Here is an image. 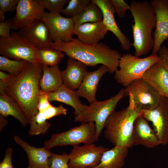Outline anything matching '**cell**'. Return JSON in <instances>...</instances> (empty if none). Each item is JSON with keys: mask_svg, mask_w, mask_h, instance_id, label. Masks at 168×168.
I'll list each match as a JSON object with an SVG mask.
<instances>
[{"mask_svg": "<svg viewBox=\"0 0 168 168\" xmlns=\"http://www.w3.org/2000/svg\"><path fill=\"white\" fill-rule=\"evenodd\" d=\"M42 75V64L29 63L22 72L5 87L4 93L20 106L29 124L32 117L38 112L40 83Z\"/></svg>", "mask_w": 168, "mask_h": 168, "instance_id": "cell-1", "label": "cell"}, {"mask_svg": "<svg viewBox=\"0 0 168 168\" xmlns=\"http://www.w3.org/2000/svg\"><path fill=\"white\" fill-rule=\"evenodd\" d=\"M50 47L64 52L68 57L77 60L86 66L95 67L98 64L104 65L111 73H114L118 69L122 56L118 51L111 49L104 43L88 44L77 38H73L66 42H53Z\"/></svg>", "mask_w": 168, "mask_h": 168, "instance_id": "cell-2", "label": "cell"}, {"mask_svg": "<svg viewBox=\"0 0 168 168\" xmlns=\"http://www.w3.org/2000/svg\"><path fill=\"white\" fill-rule=\"evenodd\" d=\"M130 10L133 18L132 25L134 55L139 57L149 53L153 47L152 35L156 25V15L150 2L133 0Z\"/></svg>", "mask_w": 168, "mask_h": 168, "instance_id": "cell-3", "label": "cell"}, {"mask_svg": "<svg viewBox=\"0 0 168 168\" xmlns=\"http://www.w3.org/2000/svg\"><path fill=\"white\" fill-rule=\"evenodd\" d=\"M128 106L122 110L114 111L105 124L104 137L114 146L129 148L133 146L132 133L137 118L142 114L134 109L129 101Z\"/></svg>", "mask_w": 168, "mask_h": 168, "instance_id": "cell-4", "label": "cell"}, {"mask_svg": "<svg viewBox=\"0 0 168 168\" xmlns=\"http://www.w3.org/2000/svg\"><path fill=\"white\" fill-rule=\"evenodd\" d=\"M124 96V88H122L115 96L106 100H96L90 104L80 114L75 116L74 121L81 124L94 122L97 142L107 119L115 110L118 103Z\"/></svg>", "mask_w": 168, "mask_h": 168, "instance_id": "cell-5", "label": "cell"}, {"mask_svg": "<svg viewBox=\"0 0 168 168\" xmlns=\"http://www.w3.org/2000/svg\"><path fill=\"white\" fill-rule=\"evenodd\" d=\"M160 60L158 55L140 58L130 53L123 54L119 63V68L114 72V78L125 87L133 81L142 78L143 74Z\"/></svg>", "mask_w": 168, "mask_h": 168, "instance_id": "cell-6", "label": "cell"}, {"mask_svg": "<svg viewBox=\"0 0 168 168\" xmlns=\"http://www.w3.org/2000/svg\"><path fill=\"white\" fill-rule=\"evenodd\" d=\"M38 48L17 31H11L9 38L0 36V54L11 59L23 60L35 64H42Z\"/></svg>", "mask_w": 168, "mask_h": 168, "instance_id": "cell-7", "label": "cell"}, {"mask_svg": "<svg viewBox=\"0 0 168 168\" xmlns=\"http://www.w3.org/2000/svg\"><path fill=\"white\" fill-rule=\"evenodd\" d=\"M96 132L94 122L82 123L67 131L52 134L50 138L44 142V146L51 149L57 147L93 143L97 142Z\"/></svg>", "mask_w": 168, "mask_h": 168, "instance_id": "cell-8", "label": "cell"}, {"mask_svg": "<svg viewBox=\"0 0 168 168\" xmlns=\"http://www.w3.org/2000/svg\"><path fill=\"white\" fill-rule=\"evenodd\" d=\"M125 96H128L135 109L140 113L152 110L160 103L162 96L142 78L136 80L124 88Z\"/></svg>", "mask_w": 168, "mask_h": 168, "instance_id": "cell-9", "label": "cell"}, {"mask_svg": "<svg viewBox=\"0 0 168 168\" xmlns=\"http://www.w3.org/2000/svg\"><path fill=\"white\" fill-rule=\"evenodd\" d=\"M109 149L94 143L73 147L69 155V168H92L100 162L103 153Z\"/></svg>", "mask_w": 168, "mask_h": 168, "instance_id": "cell-10", "label": "cell"}, {"mask_svg": "<svg viewBox=\"0 0 168 168\" xmlns=\"http://www.w3.org/2000/svg\"><path fill=\"white\" fill-rule=\"evenodd\" d=\"M41 20L47 26L53 42H66L73 39L74 25L72 18L45 12Z\"/></svg>", "mask_w": 168, "mask_h": 168, "instance_id": "cell-11", "label": "cell"}, {"mask_svg": "<svg viewBox=\"0 0 168 168\" xmlns=\"http://www.w3.org/2000/svg\"><path fill=\"white\" fill-rule=\"evenodd\" d=\"M142 116L152 123L160 144L168 143V98L162 96L159 105L155 108L142 111Z\"/></svg>", "mask_w": 168, "mask_h": 168, "instance_id": "cell-12", "label": "cell"}, {"mask_svg": "<svg viewBox=\"0 0 168 168\" xmlns=\"http://www.w3.org/2000/svg\"><path fill=\"white\" fill-rule=\"evenodd\" d=\"M12 18V30H19L33 21L41 19L45 12L37 0H19Z\"/></svg>", "mask_w": 168, "mask_h": 168, "instance_id": "cell-13", "label": "cell"}, {"mask_svg": "<svg viewBox=\"0 0 168 168\" xmlns=\"http://www.w3.org/2000/svg\"><path fill=\"white\" fill-rule=\"evenodd\" d=\"M156 17L152 55H157L163 42L168 38V0H153L150 2Z\"/></svg>", "mask_w": 168, "mask_h": 168, "instance_id": "cell-14", "label": "cell"}, {"mask_svg": "<svg viewBox=\"0 0 168 168\" xmlns=\"http://www.w3.org/2000/svg\"><path fill=\"white\" fill-rule=\"evenodd\" d=\"M18 32L38 49L51 48L53 42L47 26L41 19L33 21Z\"/></svg>", "mask_w": 168, "mask_h": 168, "instance_id": "cell-15", "label": "cell"}, {"mask_svg": "<svg viewBox=\"0 0 168 168\" xmlns=\"http://www.w3.org/2000/svg\"><path fill=\"white\" fill-rule=\"evenodd\" d=\"M133 146L142 145L153 148L160 144L158 138L148 121L141 114L135 121L132 133Z\"/></svg>", "mask_w": 168, "mask_h": 168, "instance_id": "cell-16", "label": "cell"}, {"mask_svg": "<svg viewBox=\"0 0 168 168\" xmlns=\"http://www.w3.org/2000/svg\"><path fill=\"white\" fill-rule=\"evenodd\" d=\"M102 11L103 22L108 31L111 32L119 41L122 49H129L133 46L128 38L120 30L115 19L114 11L110 0H92Z\"/></svg>", "mask_w": 168, "mask_h": 168, "instance_id": "cell-17", "label": "cell"}, {"mask_svg": "<svg viewBox=\"0 0 168 168\" xmlns=\"http://www.w3.org/2000/svg\"><path fill=\"white\" fill-rule=\"evenodd\" d=\"M14 139L26 152L28 166L31 168H49V159L53 154L51 149L45 146L41 147H35L17 135L14 136Z\"/></svg>", "mask_w": 168, "mask_h": 168, "instance_id": "cell-18", "label": "cell"}, {"mask_svg": "<svg viewBox=\"0 0 168 168\" xmlns=\"http://www.w3.org/2000/svg\"><path fill=\"white\" fill-rule=\"evenodd\" d=\"M107 72H109L108 68L101 65L97 70L86 71L83 80L76 91L79 97L84 98L90 104L96 101V93L99 83L101 78Z\"/></svg>", "mask_w": 168, "mask_h": 168, "instance_id": "cell-19", "label": "cell"}, {"mask_svg": "<svg viewBox=\"0 0 168 168\" xmlns=\"http://www.w3.org/2000/svg\"><path fill=\"white\" fill-rule=\"evenodd\" d=\"M142 78L162 96L168 98V72L160 58L145 72Z\"/></svg>", "mask_w": 168, "mask_h": 168, "instance_id": "cell-20", "label": "cell"}, {"mask_svg": "<svg viewBox=\"0 0 168 168\" xmlns=\"http://www.w3.org/2000/svg\"><path fill=\"white\" fill-rule=\"evenodd\" d=\"M108 31L102 21L74 25V35L82 42L96 44L104 39Z\"/></svg>", "mask_w": 168, "mask_h": 168, "instance_id": "cell-21", "label": "cell"}, {"mask_svg": "<svg viewBox=\"0 0 168 168\" xmlns=\"http://www.w3.org/2000/svg\"><path fill=\"white\" fill-rule=\"evenodd\" d=\"M66 68L61 71L63 84L75 90L80 86L86 71V66L74 59L68 57Z\"/></svg>", "mask_w": 168, "mask_h": 168, "instance_id": "cell-22", "label": "cell"}, {"mask_svg": "<svg viewBox=\"0 0 168 168\" xmlns=\"http://www.w3.org/2000/svg\"><path fill=\"white\" fill-rule=\"evenodd\" d=\"M49 101L63 103L72 107L75 116L80 114L87 105L82 103L76 91L72 90L63 84L56 90L48 92Z\"/></svg>", "mask_w": 168, "mask_h": 168, "instance_id": "cell-23", "label": "cell"}, {"mask_svg": "<svg viewBox=\"0 0 168 168\" xmlns=\"http://www.w3.org/2000/svg\"><path fill=\"white\" fill-rule=\"evenodd\" d=\"M42 75L40 83L41 91H54L63 84L61 71L58 65L49 66L42 64Z\"/></svg>", "mask_w": 168, "mask_h": 168, "instance_id": "cell-24", "label": "cell"}, {"mask_svg": "<svg viewBox=\"0 0 168 168\" xmlns=\"http://www.w3.org/2000/svg\"><path fill=\"white\" fill-rule=\"evenodd\" d=\"M128 152V148L114 146L106 151L100 162L92 168H122Z\"/></svg>", "mask_w": 168, "mask_h": 168, "instance_id": "cell-25", "label": "cell"}, {"mask_svg": "<svg viewBox=\"0 0 168 168\" xmlns=\"http://www.w3.org/2000/svg\"><path fill=\"white\" fill-rule=\"evenodd\" d=\"M0 114L6 118L9 115L13 117L24 127L28 124L20 106L4 93L0 94Z\"/></svg>", "mask_w": 168, "mask_h": 168, "instance_id": "cell-26", "label": "cell"}, {"mask_svg": "<svg viewBox=\"0 0 168 168\" xmlns=\"http://www.w3.org/2000/svg\"><path fill=\"white\" fill-rule=\"evenodd\" d=\"M71 18L74 25H79L102 21L103 15L100 7L91 0L81 13Z\"/></svg>", "mask_w": 168, "mask_h": 168, "instance_id": "cell-27", "label": "cell"}, {"mask_svg": "<svg viewBox=\"0 0 168 168\" xmlns=\"http://www.w3.org/2000/svg\"><path fill=\"white\" fill-rule=\"evenodd\" d=\"M38 54L42 64L49 66L58 65L64 57L63 52L52 48L38 49Z\"/></svg>", "mask_w": 168, "mask_h": 168, "instance_id": "cell-28", "label": "cell"}, {"mask_svg": "<svg viewBox=\"0 0 168 168\" xmlns=\"http://www.w3.org/2000/svg\"><path fill=\"white\" fill-rule=\"evenodd\" d=\"M42 112L38 111L31 118L28 134L30 136L44 135L51 127V124L47 121Z\"/></svg>", "mask_w": 168, "mask_h": 168, "instance_id": "cell-29", "label": "cell"}, {"mask_svg": "<svg viewBox=\"0 0 168 168\" xmlns=\"http://www.w3.org/2000/svg\"><path fill=\"white\" fill-rule=\"evenodd\" d=\"M23 60H12L4 56H0V71H5L15 77L18 76L29 63Z\"/></svg>", "mask_w": 168, "mask_h": 168, "instance_id": "cell-30", "label": "cell"}, {"mask_svg": "<svg viewBox=\"0 0 168 168\" xmlns=\"http://www.w3.org/2000/svg\"><path fill=\"white\" fill-rule=\"evenodd\" d=\"M91 2V0H71L61 13L66 17L71 18L81 13Z\"/></svg>", "mask_w": 168, "mask_h": 168, "instance_id": "cell-31", "label": "cell"}, {"mask_svg": "<svg viewBox=\"0 0 168 168\" xmlns=\"http://www.w3.org/2000/svg\"><path fill=\"white\" fill-rule=\"evenodd\" d=\"M41 6L51 13H61L68 0H37Z\"/></svg>", "mask_w": 168, "mask_h": 168, "instance_id": "cell-32", "label": "cell"}, {"mask_svg": "<svg viewBox=\"0 0 168 168\" xmlns=\"http://www.w3.org/2000/svg\"><path fill=\"white\" fill-rule=\"evenodd\" d=\"M69 155L66 153L61 154L53 153L49 159V168H69Z\"/></svg>", "mask_w": 168, "mask_h": 168, "instance_id": "cell-33", "label": "cell"}, {"mask_svg": "<svg viewBox=\"0 0 168 168\" xmlns=\"http://www.w3.org/2000/svg\"><path fill=\"white\" fill-rule=\"evenodd\" d=\"M42 112L48 120L55 116L66 115L67 110L62 105L58 106H54L52 105Z\"/></svg>", "mask_w": 168, "mask_h": 168, "instance_id": "cell-34", "label": "cell"}, {"mask_svg": "<svg viewBox=\"0 0 168 168\" xmlns=\"http://www.w3.org/2000/svg\"><path fill=\"white\" fill-rule=\"evenodd\" d=\"M113 7L114 12L119 17L125 16L127 10L130 9L129 5L123 0H110Z\"/></svg>", "mask_w": 168, "mask_h": 168, "instance_id": "cell-35", "label": "cell"}, {"mask_svg": "<svg viewBox=\"0 0 168 168\" xmlns=\"http://www.w3.org/2000/svg\"><path fill=\"white\" fill-rule=\"evenodd\" d=\"M52 105L49 101L48 92H43L40 90L38 99V111L42 112Z\"/></svg>", "mask_w": 168, "mask_h": 168, "instance_id": "cell-36", "label": "cell"}, {"mask_svg": "<svg viewBox=\"0 0 168 168\" xmlns=\"http://www.w3.org/2000/svg\"><path fill=\"white\" fill-rule=\"evenodd\" d=\"M19 0H0V9L4 12H13L16 10Z\"/></svg>", "mask_w": 168, "mask_h": 168, "instance_id": "cell-37", "label": "cell"}, {"mask_svg": "<svg viewBox=\"0 0 168 168\" xmlns=\"http://www.w3.org/2000/svg\"><path fill=\"white\" fill-rule=\"evenodd\" d=\"M12 18L0 23V36L6 38H10L12 29Z\"/></svg>", "mask_w": 168, "mask_h": 168, "instance_id": "cell-38", "label": "cell"}, {"mask_svg": "<svg viewBox=\"0 0 168 168\" xmlns=\"http://www.w3.org/2000/svg\"><path fill=\"white\" fill-rule=\"evenodd\" d=\"M13 152L11 147H8L5 150L4 157L0 163V168H14L12 161Z\"/></svg>", "mask_w": 168, "mask_h": 168, "instance_id": "cell-39", "label": "cell"}, {"mask_svg": "<svg viewBox=\"0 0 168 168\" xmlns=\"http://www.w3.org/2000/svg\"><path fill=\"white\" fill-rule=\"evenodd\" d=\"M158 54V55L168 72V52L166 47L164 46L161 47Z\"/></svg>", "mask_w": 168, "mask_h": 168, "instance_id": "cell-40", "label": "cell"}, {"mask_svg": "<svg viewBox=\"0 0 168 168\" xmlns=\"http://www.w3.org/2000/svg\"><path fill=\"white\" fill-rule=\"evenodd\" d=\"M15 77L11 74L0 71V83L3 86L4 89L5 85L9 83Z\"/></svg>", "mask_w": 168, "mask_h": 168, "instance_id": "cell-41", "label": "cell"}, {"mask_svg": "<svg viewBox=\"0 0 168 168\" xmlns=\"http://www.w3.org/2000/svg\"><path fill=\"white\" fill-rule=\"evenodd\" d=\"M0 114V131L1 132L4 128L8 123V120Z\"/></svg>", "mask_w": 168, "mask_h": 168, "instance_id": "cell-42", "label": "cell"}, {"mask_svg": "<svg viewBox=\"0 0 168 168\" xmlns=\"http://www.w3.org/2000/svg\"><path fill=\"white\" fill-rule=\"evenodd\" d=\"M5 12L0 9V23L3 22L5 21Z\"/></svg>", "mask_w": 168, "mask_h": 168, "instance_id": "cell-43", "label": "cell"}, {"mask_svg": "<svg viewBox=\"0 0 168 168\" xmlns=\"http://www.w3.org/2000/svg\"><path fill=\"white\" fill-rule=\"evenodd\" d=\"M31 168L30 166H28L27 168Z\"/></svg>", "mask_w": 168, "mask_h": 168, "instance_id": "cell-44", "label": "cell"}, {"mask_svg": "<svg viewBox=\"0 0 168 168\" xmlns=\"http://www.w3.org/2000/svg\"><path fill=\"white\" fill-rule=\"evenodd\" d=\"M166 49H167V52H168V48H166Z\"/></svg>", "mask_w": 168, "mask_h": 168, "instance_id": "cell-45", "label": "cell"}]
</instances>
